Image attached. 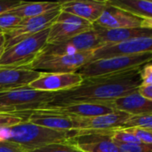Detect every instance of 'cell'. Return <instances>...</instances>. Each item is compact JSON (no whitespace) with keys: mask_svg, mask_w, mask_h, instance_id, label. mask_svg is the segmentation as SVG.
Instances as JSON below:
<instances>
[{"mask_svg":"<svg viewBox=\"0 0 152 152\" xmlns=\"http://www.w3.org/2000/svg\"><path fill=\"white\" fill-rule=\"evenodd\" d=\"M133 69L83 78V82L70 90L56 93L53 99L41 107H57L75 103H108L130 94L141 85L140 70Z\"/></svg>","mask_w":152,"mask_h":152,"instance_id":"6da1fadb","label":"cell"},{"mask_svg":"<svg viewBox=\"0 0 152 152\" xmlns=\"http://www.w3.org/2000/svg\"><path fill=\"white\" fill-rule=\"evenodd\" d=\"M9 133L8 142L20 145L26 151L39 149L52 143L68 142L76 134V131L53 130L28 121L9 127Z\"/></svg>","mask_w":152,"mask_h":152,"instance_id":"7a4b0ae2","label":"cell"},{"mask_svg":"<svg viewBox=\"0 0 152 152\" xmlns=\"http://www.w3.org/2000/svg\"><path fill=\"white\" fill-rule=\"evenodd\" d=\"M49 28L28 37L4 49L0 56V67H28L47 44Z\"/></svg>","mask_w":152,"mask_h":152,"instance_id":"3957f363","label":"cell"},{"mask_svg":"<svg viewBox=\"0 0 152 152\" xmlns=\"http://www.w3.org/2000/svg\"><path fill=\"white\" fill-rule=\"evenodd\" d=\"M150 62H151V53L118 56L92 61L80 68L77 72L83 78H87L133 69Z\"/></svg>","mask_w":152,"mask_h":152,"instance_id":"277c9868","label":"cell"},{"mask_svg":"<svg viewBox=\"0 0 152 152\" xmlns=\"http://www.w3.org/2000/svg\"><path fill=\"white\" fill-rule=\"evenodd\" d=\"M56 93L37 91L22 87L0 93V112H21L33 110L49 103Z\"/></svg>","mask_w":152,"mask_h":152,"instance_id":"5b68a950","label":"cell"},{"mask_svg":"<svg viewBox=\"0 0 152 152\" xmlns=\"http://www.w3.org/2000/svg\"><path fill=\"white\" fill-rule=\"evenodd\" d=\"M94 51H87L70 55L39 54L27 68L42 73H71L77 72L93 58Z\"/></svg>","mask_w":152,"mask_h":152,"instance_id":"8992f818","label":"cell"},{"mask_svg":"<svg viewBox=\"0 0 152 152\" xmlns=\"http://www.w3.org/2000/svg\"><path fill=\"white\" fill-rule=\"evenodd\" d=\"M61 12V8L49 12L40 16L23 19L21 23L15 28L4 33V49H7L18 42L37 34L46 28H49L55 21L57 16Z\"/></svg>","mask_w":152,"mask_h":152,"instance_id":"52a82bcc","label":"cell"},{"mask_svg":"<svg viewBox=\"0 0 152 152\" xmlns=\"http://www.w3.org/2000/svg\"><path fill=\"white\" fill-rule=\"evenodd\" d=\"M94 28L81 33L69 40L56 44H46L39 54L42 55H70L78 53L94 51L102 46Z\"/></svg>","mask_w":152,"mask_h":152,"instance_id":"ba28073f","label":"cell"},{"mask_svg":"<svg viewBox=\"0 0 152 152\" xmlns=\"http://www.w3.org/2000/svg\"><path fill=\"white\" fill-rule=\"evenodd\" d=\"M93 28L90 22L61 11L53 24L49 28L47 44H56L69 40Z\"/></svg>","mask_w":152,"mask_h":152,"instance_id":"9c48e42d","label":"cell"},{"mask_svg":"<svg viewBox=\"0 0 152 152\" xmlns=\"http://www.w3.org/2000/svg\"><path fill=\"white\" fill-rule=\"evenodd\" d=\"M114 130L76 131L75 136L67 142L84 152H120L111 140Z\"/></svg>","mask_w":152,"mask_h":152,"instance_id":"30bf717a","label":"cell"},{"mask_svg":"<svg viewBox=\"0 0 152 152\" xmlns=\"http://www.w3.org/2000/svg\"><path fill=\"white\" fill-rule=\"evenodd\" d=\"M93 25L110 29L131 28H152V19H142L137 17L107 4L105 10Z\"/></svg>","mask_w":152,"mask_h":152,"instance_id":"8fae6325","label":"cell"},{"mask_svg":"<svg viewBox=\"0 0 152 152\" xmlns=\"http://www.w3.org/2000/svg\"><path fill=\"white\" fill-rule=\"evenodd\" d=\"M151 50L152 37L134 38L116 44L103 45L98 47L93 52L92 61L151 53Z\"/></svg>","mask_w":152,"mask_h":152,"instance_id":"7c38bea8","label":"cell"},{"mask_svg":"<svg viewBox=\"0 0 152 152\" xmlns=\"http://www.w3.org/2000/svg\"><path fill=\"white\" fill-rule=\"evenodd\" d=\"M82 82L83 77L77 72L41 73L37 79L28 85V87L37 91L58 93L75 88Z\"/></svg>","mask_w":152,"mask_h":152,"instance_id":"4fadbf2b","label":"cell"},{"mask_svg":"<svg viewBox=\"0 0 152 152\" xmlns=\"http://www.w3.org/2000/svg\"><path fill=\"white\" fill-rule=\"evenodd\" d=\"M37 112L70 118H87L104 115L114 111L110 103H75L57 107H40Z\"/></svg>","mask_w":152,"mask_h":152,"instance_id":"5bb4252c","label":"cell"},{"mask_svg":"<svg viewBox=\"0 0 152 152\" xmlns=\"http://www.w3.org/2000/svg\"><path fill=\"white\" fill-rule=\"evenodd\" d=\"M131 115L124 111L114 110L110 113L87 118H74L76 131L114 130L119 128Z\"/></svg>","mask_w":152,"mask_h":152,"instance_id":"9a60e30c","label":"cell"},{"mask_svg":"<svg viewBox=\"0 0 152 152\" xmlns=\"http://www.w3.org/2000/svg\"><path fill=\"white\" fill-rule=\"evenodd\" d=\"M41 73L27 67H0V93L27 87Z\"/></svg>","mask_w":152,"mask_h":152,"instance_id":"2e32d148","label":"cell"},{"mask_svg":"<svg viewBox=\"0 0 152 152\" xmlns=\"http://www.w3.org/2000/svg\"><path fill=\"white\" fill-rule=\"evenodd\" d=\"M106 6V1L72 0L61 2V11L79 17L94 24L100 18Z\"/></svg>","mask_w":152,"mask_h":152,"instance_id":"e0dca14e","label":"cell"},{"mask_svg":"<svg viewBox=\"0 0 152 152\" xmlns=\"http://www.w3.org/2000/svg\"><path fill=\"white\" fill-rule=\"evenodd\" d=\"M15 113L25 118L26 121L39 126L57 131H76L74 118L42 113L35 110H26Z\"/></svg>","mask_w":152,"mask_h":152,"instance_id":"ac0fdd59","label":"cell"},{"mask_svg":"<svg viewBox=\"0 0 152 152\" xmlns=\"http://www.w3.org/2000/svg\"><path fill=\"white\" fill-rule=\"evenodd\" d=\"M102 45L116 44L134 38L152 37V28H103L93 25Z\"/></svg>","mask_w":152,"mask_h":152,"instance_id":"d6986e66","label":"cell"},{"mask_svg":"<svg viewBox=\"0 0 152 152\" xmlns=\"http://www.w3.org/2000/svg\"><path fill=\"white\" fill-rule=\"evenodd\" d=\"M114 110L124 111L130 115L152 114V101L142 97L137 91L109 102Z\"/></svg>","mask_w":152,"mask_h":152,"instance_id":"ffe728a7","label":"cell"},{"mask_svg":"<svg viewBox=\"0 0 152 152\" xmlns=\"http://www.w3.org/2000/svg\"><path fill=\"white\" fill-rule=\"evenodd\" d=\"M61 2H24L20 1V4L6 12L20 18L28 19L36 16H40L49 12L61 8Z\"/></svg>","mask_w":152,"mask_h":152,"instance_id":"44dd1931","label":"cell"},{"mask_svg":"<svg viewBox=\"0 0 152 152\" xmlns=\"http://www.w3.org/2000/svg\"><path fill=\"white\" fill-rule=\"evenodd\" d=\"M108 4L142 19H152L151 0H107Z\"/></svg>","mask_w":152,"mask_h":152,"instance_id":"7402d4cb","label":"cell"},{"mask_svg":"<svg viewBox=\"0 0 152 152\" xmlns=\"http://www.w3.org/2000/svg\"><path fill=\"white\" fill-rule=\"evenodd\" d=\"M129 128H142V129L151 131V114L131 115L129 118L119 127V129H129Z\"/></svg>","mask_w":152,"mask_h":152,"instance_id":"603a6c76","label":"cell"},{"mask_svg":"<svg viewBox=\"0 0 152 152\" xmlns=\"http://www.w3.org/2000/svg\"><path fill=\"white\" fill-rule=\"evenodd\" d=\"M111 140L115 143L122 144H142V142L128 130L117 128L114 130Z\"/></svg>","mask_w":152,"mask_h":152,"instance_id":"cb8c5ba5","label":"cell"},{"mask_svg":"<svg viewBox=\"0 0 152 152\" xmlns=\"http://www.w3.org/2000/svg\"><path fill=\"white\" fill-rule=\"evenodd\" d=\"M28 152H84L76 146L65 142H56L52 143L39 149H36Z\"/></svg>","mask_w":152,"mask_h":152,"instance_id":"d4e9b609","label":"cell"},{"mask_svg":"<svg viewBox=\"0 0 152 152\" xmlns=\"http://www.w3.org/2000/svg\"><path fill=\"white\" fill-rule=\"evenodd\" d=\"M22 21V19L14 14L4 12L0 14V30L4 33L18 27Z\"/></svg>","mask_w":152,"mask_h":152,"instance_id":"484cf974","label":"cell"},{"mask_svg":"<svg viewBox=\"0 0 152 152\" xmlns=\"http://www.w3.org/2000/svg\"><path fill=\"white\" fill-rule=\"evenodd\" d=\"M26 119L22 116L12 112H0V129L11 127L25 122Z\"/></svg>","mask_w":152,"mask_h":152,"instance_id":"4316f807","label":"cell"},{"mask_svg":"<svg viewBox=\"0 0 152 152\" xmlns=\"http://www.w3.org/2000/svg\"><path fill=\"white\" fill-rule=\"evenodd\" d=\"M116 144L120 152H152V144Z\"/></svg>","mask_w":152,"mask_h":152,"instance_id":"83f0119b","label":"cell"},{"mask_svg":"<svg viewBox=\"0 0 152 152\" xmlns=\"http://www.w3.org/2000/svg\"><path fill=\"white\" fill-rule=\"evenodd\" d=\"M131 132L142 143L152 144V132L142 128H129L126 129Z\"/></svg>","mask_w":152,"mask_h":152,"instance_id":"f1b7e54d","label":"cell"},{"mask_svg":"<svg viewBox=\"0 0 152 152\" xmlns=\"http://www.w3.org/2000/svg\"><path fill=\"white\" fill-rule=\"evenodd\" d=\"M141 85H152V65L151 62L143 65L140 70Z\"/></svg>","mask_w":152,"mask_h":152,"instance_id":"f546056e","label":"cell"},{"mask_svg":"<svg viewBox=\"0 0 152 152\" xmlns=\"http://www.w3.org/2000/svg\"><path fill=\"white\" fill-rule=\"evenodd\" d=\"M26 151L22 147L10 142H0V152H24Z\"/></svg>","mask_w":152,"mask_h":152,"instance_id":"4dcf8cb0","label":"cell"},{"mask_svg":"<svg viewBox=\"0 0 152 152\" xmlns=\"http://www.w3.org/2000/svg\"><path fill=\"white\" fill-rule=\"evenodd\" d=\"M137 93L146 100L152 101V85H140Z\"/></svg>","mask_w":152,"mask_h":152,"instance_id":"1f68e13d","label":"cell"},{"mask_svg":"<svg viewBox=\"0 0 152 152\" xmlns=\"http://www.w3.org/2000/svg\"><path fill=\"white\" fill-rule=\"evenodd\" d=\"M20 1H12V0H0V14L4 13L13 7L17 6Z\"/></svg>","mask_w":152,"mask_h":152,"instance_id":"d6a6232c","label":"cell"},{"mask_svg":"<svg viewBox=\"0 0 152 152\" xmlns=\"http://www.w3.org/2000/svg\"><path fill=\"white\" fill-rule=\"evenodd\" d=\"M4 33H0V56L2 55V53L4 51Z\"/></svg>","mask_w":152,"mask_h":152,"instance_id":"836d02e7","label":"cell"},{"mask_svg":"<svg viewBox=\"0 0 152 152\" xmlns=\"http://www.w3.org/2000/svg\"><path fill=\"white\" fill-rule=\"evenodd\" d=\"M0 33H3V32H2V31H1V30H0Z\"/></svg>","mask_w":152,"mask_h":152,"instance_id":"e575fe53","label":"cell"},{"mask_svg":"<svg viewBox=\"0 0 152 152\" xmlns=\"http://www.w3.org/2000/svg\"><path fill=\"white\" fill-rule=\"evenodd\" d=\"M24 152H28V151H24Z\"/></svg>","mask_w":152,"mask_h":152,"instance_id":"d590c367","label":"cell"}]
</instances>
